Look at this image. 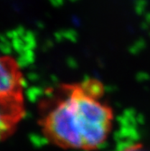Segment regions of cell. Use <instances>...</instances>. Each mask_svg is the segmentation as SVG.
Segmentation results:
<instances>
[{
	"label": "cell",
	"instance_id": "6da1fadb",
	"mask_svg": "<svg viewBox=\"0 0 150 151\" xmlns=\"http://www.w3.org/2000/svg\"><path fill=\"white\" fill-rule=\"evenodd\" d=\"M96 79L60 86L43 108L40 124L45 138L62 148L94 150L106 142L114 120Z\"/></svg>",
	"mask_w": 150,
	"mask_h": 151
},
{
	"label": "cell",
	"instance_id": "7a4b0ae2",
	"mask_svg": "<svg viewBox=\"0 0 150 151\" xmlns=\"http://www.w3.org/2000/svg\"><path fill=\"white\" fill-rule=\"evenodd\" d=\"M24 114L23 95L0 96V141L14 132Z\"/></svg>",
	"mask_w": 150,
	"mask_h": 151
},
{
	"label": "cell",
	"instance_id": "3957f363",
	"mask_svg": "<svg viewBox=\"0 0 150 151\" xmlns=\"http://www.w3.org/2000/svg\"><path fill=\"white\" fill-rule=\"evenodd\" d=\"M23 95V75L12 56L0 54V96Z\"/></svg>",
	"mask_w": 150,
	"mask_h": 151
},
{
	"label": "cell",
	"instance_id": "277c9868",
	"mask_svg": "<svg viewBox=\"0 0 150 151\" xmlns=\"http://www.w3.org/2000/svg\"><path fill=\"white\" fill-rule=\"evenodd\" d=\"M123 151H146V150L141 144H134L128 147Z\"/></svg>",
	"mask_w": 150,
	"mask_h": 151
}]
</instances>
